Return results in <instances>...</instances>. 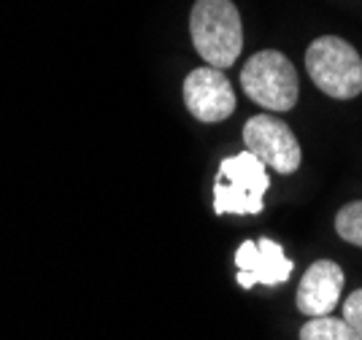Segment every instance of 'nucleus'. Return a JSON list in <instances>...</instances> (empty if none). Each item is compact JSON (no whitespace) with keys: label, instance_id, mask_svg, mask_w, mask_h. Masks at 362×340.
Segmentation results:
<instances>
[{"label":"nucleus","instance_id":"obj_1","mask_svg":"<svg viewBox=\"0 0 362 340\" xmlns=\"http://www.w3.org/2000/svg\"><path fill=\"white\" fill-rule=\"evenodd\" d=\"M195 52L211 68H230L241 57L243 25L233 0H197L189 14Z\"/></svg>","mask_w":362,"mask_h":340},{"label":"nucleus","instance_id":"obj_2","mask_svg":"<svg viewBox=\"0 0 362 340\" xmlns=\"http://www.w3.org/2000/svg\"><path fill=\"white\" fill-rule=\"evenodd\" d=\"M268 187H271L268 165L246 148L243 154L227 157L219 165V176L214 184V211L219 216L259 213Z\"/></svg>","mask_w":362,"mask_h":340},{"label":"nucleus","instance_id":"obj_3","mask_svg":"<svg viewBox=\"0 0 362 340\" xmlns=\"http://www.w3.org/2000/svg\"><path fill=\"white\" fill-rule=\"evenodd\" d=\"M305 68L311 81L335 100H351L362 92V57L338 35H322L308 46Z\"/></svg>","mask_w":362,"mask_h":340},{"label":"nucleus","instance_id":"obj_4","mask_svg":"<svg viewBox=\"0 0 362 340\" xmlns=\"http://www.w3.org/2000/svg\"><path fill=\"white\" fill-rule=\"evenodd\" d=\"M243 92L268 111H289L298 103V74L281 52L265 49L246 59L241 71Z\"/></svg>","mask_w":362,"mask_h":340},{"label":"nucleus","instance_id":"obj_5","mask_svg":"<svg viewBox=\"0 0 362 340\" xmlns=\"http://www.w3.org/2000/svg\"><path fill=\"white\" fill-rule=\"evenodd\" d=\"M243 141H246V148L276 173L289 176L300 168V143L289 130V124H284L281 119L268 117V114L252 117L243 127Z\"/></svg>","mask_w":362,"mask_h":340},{"label":"nucleus","instance_id":"obj_6","mask_svg":"<svg viewBox=\"0 0 362 340\" xmlns=\"http://www.w3.org/2000/svg\"><path fill=\"white\" fill-rule=\"evenodd\" d=\"M184 103L197 122H222L235 111V92L219 68H195L184 81Z\"/></svg>","mask_w":362,"mask_h":340},{"label":"nucleus","instance_id":"obj_7","mask_svg":"<svg viewBox=\"0 0 362 340\" xmlns=\"http://www.w3.org/2000/svg\"><path fill=\"white\" fill-rule=\"evenodd\" d=\"M235 265H238V283L243 289H252L257 283L279 286L292 276V262L287 259L284 249L271 238L243 240L235 252Z\"/></svg>","mask_w":362,"mask_h":340},{"label":"nucleus","instance_id":"obj_8","mask_svg":"<svg viewBox=\"0 0 362 340\" xmlns=\"http://www.w3.org/2000/svg\"><path fill=\"white\" fill-rule=\"evenodd\" d=\"M344 289V270L330 262V259H319L311 262L305 270L300 286H298V311L317 319V316H330L332 308L341 300Z\"/></svg>","mask_w":362,"mask_h":340},{"label":"nucleus","instance_id":"obj_9","mask_svg":"<svg viewBox=\"0 0 362 340\" xmlns=\"http://www.w3.org/2000/svg\"><path fill=\"white\" fill-rule=\"evenodd\" d=\"M300 340H362V335L346 319L317 316L300 329Z\"/></svg>","mask_w":362,"mask_h":340},{"label":"nucleus","instance_id":"obj_10","mask_svg":"<svg viewBox=\"0 0 362 340\" xmlns=\"http://www.w3.org/2000/svg\"><path fill=\"white\" fill-rule=\"evenodd\" d=\"M335 230H338V235L344 238V240L354 243V246H362V200L349 203V206L338 211Z\"/></svg>","mask_w":362,"mask_h":340},{"label":"nucleus","instance_id":"obj_11","mask_svg":"<svg viewBox=\"0 0 362 340\" xmlns=\"http://www.w3.org/2000/svg\"><path fill=\"white\" fill-rule=\"evenodd\" d=\"M344 319L362 335V289H357V292L344 303Z\"/></svg>","mask_w":362,"mask_h":340}]
</instances>
